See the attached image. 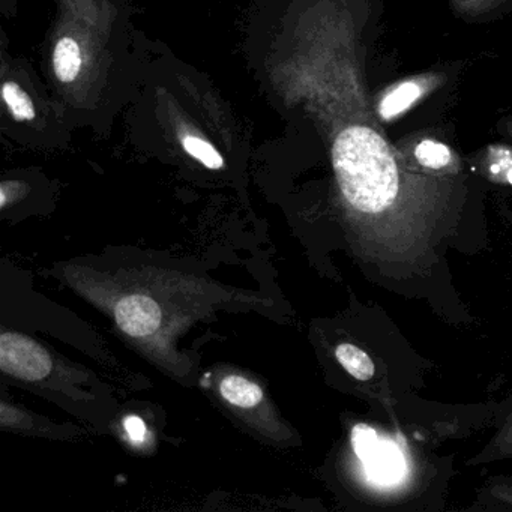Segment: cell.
Listing matches in <instances>:
<instances>
[{"label": "cell", "instance_id": "e0dca14e", "mask_svg": "<svg viewBox=\"0 0 512 512\" xmlns=\"http://www.w3.org/2000/svg\"><path fill=\"white\" fill-rule=\"evenodd\" d=\"M506 131H508V136L512 137V122H506Z\"/></svg>", "mask_w": 512, "mask_h": 512}, {"label": "cell", "instance_id": "7a4b0ae2", "mask_svg": "<svg viewBox=\"0 0 512 512\" xmlns=\"http://www.w3.org/2000/svg\"><path fill=\"white\" fill-rule=\"evenodd\" d=\"M0 368L22 380H41L52 370L49 353L31 338L5 332L0 337Z\"/></svg>", "mask_w": 512, "mask_h": 512}, {"label": "cell", "instance_id": "277c9868", "mask_svg": "<svg viewBox=\"0 0 512 512\" xmlns=\"http://www.w3.org/2000/svg\"><path fill=\"white\" fill-rule=\"evenodd\" d=\"M115 317L119 328L133 337L154 334L161 325L160 307L145 295H131L119 301Z\"/></svg>", "mask_w": 512, "mask_h": 512}, {"label": "cell", "instance_id": "5bb4252c", "mask_svg": "<svg viewBox=\"0 0 512 512\" xmlns=\"http://www.w3.org/2000/svg\"><path fill=\"white\" fill-rule=\"evenodd\" d=\"M379 442V434H377L373 428L368 427V425L359 424L353 428V451H355L356 457H358L362 463L370 460L371 455L374 454L377 446H379Z\"/></svg>", "mask_w": 512, "mask_h": 512}, {"label": "cell", "instance_id": "3957f363", "mask_svg": "<svg viewBox=\"0 0 512 512\" xmlns=\"http://www.w3.org/2000/svg\"><path fill=\"white\" fill-rule=\"evenodd\" d=\"M439 85V76L427 74L404 80L398 85L389 88L385 94L377 100L374 106L377 118L380 122H391L412 109L418 101H421L428 92L433 91Z\"/></svg>", "mask_w": 512, "mask_h": 512}, {"label": "cell", "instance_id": "9a60e30c", "mask_svg": "<svg viewBox=\"0 0 512 512\" xmlns=\"http://www.w3.org/2000/svg\"><path fill=\"white\" fill-rule=\"evenodd\" d=\"M125 430H127L128 436L131 440L136 443L142 442L146 436V425L139 416H128L125 419Z\"/></svg>", "mask_w": 512, "mask_h": 512}, {"label": "cell", "instance_id": "8fae6325", "mask_svg": "<svg viewBox=\"0 0 512 512\" xmlns=\"http://www.w3.org/2000/svg\"><path fill=\"white\" fill-rule=\"evenodd\" d=\"M2 98H4L8 112L17 121H32L35 118V107L31 97L17 83H4Z\"/></svg>", "mask_w": 512, "mask_h": 512}, {"label": "cell", "instance_id": "52a82bcc", "mask_svg": "<svg viewBox=\"0 0 512 512\" xmlns=\"http://www.w3.org/2000/svg\"><path fill=\"white\" fill-rule=\"evenodd\" d=\"M449 5L467 23L491 22L512 10V0H449Z\"/></svg>", "mask_w": 512, "mask_h": 512}, {"label": "cell", "instance_id": "5b68a950", "mask_svg": "<svg viewBox=\"0 0 512 512\" xmlns=\"http://www.w3.org/2000/svg\"><path fill=\"white\" fill-rule=\"evenodd\" d=\"M412 157L419 167L430 172H448L457 166V155L445 143L421 139L412 146Z\"/></svg>", "mask_w": 512, "mask_h": 512}, {"label": "cell", "instance_id": "ba28073f", "mask_svg": "<svg viewBox=\"0 0 512 512\" xmlns=\"http://www.w3.org/2000/svg\"><path fill=\"white\" fill-rule=\"evenodd\" d=\"M82 64V50L79 43L71 37L59 40L53 53V70L59 82L64 85L73 83L82 71Z\"/></svg>", "mask_w": 512, "mask_h": 512}, {"label": "cell", "instance_id": "8992f818", "mask_svg": "<svg viewBox=\"0 0 512 512\" xmlns=\"http://www.w3.org/2000/svg\"><path fill=\"white\" fill-rule=\"evenodd\" d=\"M403 464V457L394 443L379 442L370 460L365 461V469L377 482L389 484L403 475Z\"/></svg>", "mask_w": 512, "mask_h": 512}, {"label": "cell", "instance_id": "2e32d148", "mask_svg": "<svg viewBox=\"0 0 512 512\" xmlns=\"http://www.w3.org/2000/svg\"><path fill=\"white\" fill-rule=\"evenodd\" d=\"M506 181L512 185V166L509 167L508 173H506Z\"/></svg>", "mask_w": 512, "mask_h": 512}, {"label": "cell", "instance_id": "4fadbf2b", "mask_svg": "<svg viewBox=\"0 0 512 512\" xmlns=\"http://www.w3.org/2000/svg\"><path fill=\"white\" fill-rule=\"evenodd\" d=\"M512 457V413L509 415L508 421L503 425L502 430L494 437L493 442L490 443L487 449L482 451L478 458H475V463H482V461L497 460V458Z\"/></svg>", "mask_w": 512, "mask_h": 512}, {"label": "cell", "instance_id": "7c38bea8", "mask_svg": "<svg viewBox=\"0 0 512 512\" xmlns=\"http://www.w3.org/2000/svg\"><path fill=\"white\" fill-rule=\"evenodd\" d=\"M185 152L211 170H220L224 166L220 152L203 139L196 136H185L182 140Z\"/></svg>", "mask_w": 512, "mask_h": 512}, {"label": "cell", "instance_id": "9c48e42d", "mask_svg": "<svg viewBox=\"0 0 512 512\" xmlns=\"http://www.w3.org/2000/svg\"><path fill=\"white\" fill-rule=\"evenodd\" d=\"M335 356H337V361L340 362L341 367L356 380L367 382V380L373 379L374 374H376V365L371 361L370 356L355 344H338L337 349H335Z\"/></svg>", "mask_w": 512, "mask_h": 512}, {"label": "cell", "instance_id": "30bf717a", "mask_svg": "<svg viewBox=\"0 0 512 512\" xmlns=\"http://www.w3.org/2000/svg\"><path fill=\"white\" fill-rule=\"evenodd\" d=\"M221 395L233 406L254 407L262 401L263 391L256 383L241 376H230L221 382Z\"/></svg>", "mask_w": 512, "mask_h": 512}, {"label": "cell", "instance_id": "6da1fadb", "mask_svg": "<svg viewBox=\"0 0 512 512\" xmlns=\"http://www.w3.org/2000/svg\"><path fill=\"white\" fill-rule=\"evenodd\" d=\"M380 124L361 92L352 116L335 131L332 140V164L344 200L373 220L389 217L403 205L416 179Z\"/></svg>", "mask_w": 512, "mask_h": 512}]
</instances>
